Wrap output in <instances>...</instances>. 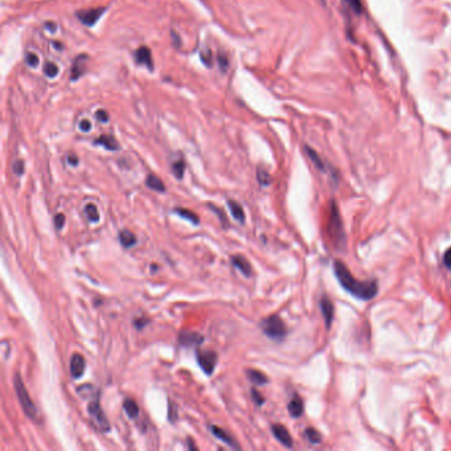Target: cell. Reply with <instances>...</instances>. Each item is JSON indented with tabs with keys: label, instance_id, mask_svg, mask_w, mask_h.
Masks as SVG:
<instances>
[{
	"label": "cell",
	"instance_id": "6da1fadb",
	"mask_svg": "<svg viewBox=\"0 0 451 451\" xmlns=\"http://www.w3.org/2000/svg\"><path fill=\"white\" fill-rule=\"evenodd\" d=\"M334 271L343 289L348 291L350 294L354 295L356 298L369 301V299L375 298L379 291V285L376 281H368V282L358 281L351 274L350 270L347 269V266L342 262H335Z\"/></svg>",
	"mask_w": 451,
	"mask_h": 451
},
{
	"label": "cell",
	"instance_id": "7a4b0ae2",
	"mask_svg": "<svg viewBox=\"0 0 451 451\" xmlns=\"http://www.w3.org/2000/svg\"><path fill=\"white\" fill-rule=\"evenodd\" d=\"M13 385H15V391H16L17 399H19V402H20L25 415H27L31 421H35V422H36L37 419H39V410H37L36 405L33 403L32 399L29 397V393L28 391H27V388H25L24 381L21 380L20 375L15 376V379H13Z\"/></svg>",
	"mask_w": 451,
	"mask_h": 451
},
{
	"label": "cell",
	"instance_id": "3957f363",
	"mask_svg": "<svg viewBox=\"0 0 451 451\" xmlns=\"http://www.w3.org/2000/svg\"><path fill=\"white\" fill-rule=\"evenodd\" d=\"M261 328L263 334L270 339L281 340L287 335V327L278 315L267 316L261 322Z\"/></svg>",
	"mask_w": 451,
	"mask_h": 451
},
{
	"label": "cell",
	"instance_id": "277c9868",
	"mask_svg": "<svg viewBox=\"0 0 451 451\" xmlns=\"http://www.w3.org/2000/svg\"><path fill=\"white\" fill-rule=\"evenodd\" d=\"M328 232H330L331 238H332V241L335 242V245L338 246V248H343L346 236H344V230H343L342 218H340L338 206H336L335 202L331 204L330 221H328Z\"/></svg>",
	"mask_w": 451,
	"mask_h": 451
},
{
	"label": "cell",
	"instance_id": "5b68a950",
	"mask_svg": "<svg viewBox=\"0 0 451 451\" xmlns=\"http://www.w3.org/2000/svg\"><path fill=\"white\" fill-rule=\"evenodd\" d=\"M217 353L212 350H198L196 351V361L199 367L201 368L204 373L212 376L214 373V368L217 364Z\"/></svg>",
	"mask_w": 451,
	"mask_h": 451
},
{
	"label": "cell",
	"instance_id": "8992f818",
	"mask_svg": "<svg viewBox=\"0 0 451 451\" xmlns=\"http://www.w3.org/2000/svg\"><path fill=\"white\" fill-rule=\"evenodd\" d=\"M88 413L90 414V417L93 418V421L96 422L100 429L102 431H109L110 430V423L107 421V417L105 415L103 410H102L101 403L98 397H93V400L89 402L88 405Z\"/></svg>",
	"mask_w": 451,
	"mask_h": 451
},
{
	"label": "cell",
	"instance_id": "52a82bcc",
	"mask_svg": "<svg viewBox=\"0 0 451 451\" xmlns=\"http://www.w3.org/2000/svg\"><path fill=\"white\" fill-rule=\"evenodd\" d=\"M105 12V7H100V8L92 9H81V11H77L76 16L84 25H86V27H93V25L103 16V13Z\"/></svg>",
	"mask_w": 451,
	"mask_h": 451
},
{
	"label": "cell",
	"instance_id": "ba28073f",
	"mask_svg": "<svg viewBox=\"0 0 451 451\" xmlns=\"http://www.w3.org/2000/svg\"><path fill=\"white\" fill-rule=\"evenodd\" d=\"M134 60L138 65H143L147 69H150L151 72L153 70V58H152V52L151 49L147 47H139L134 53Z\"/></svg>",
	"mask_w": 451,
	"mask_h": 451
},
{
	"label": "cell",
	"instance_id": "9c48e42d",
	"mask_svg": "<svg viewBox=\"0 0 451 451\" xmlns=\"http://www.w3.org/2000/svg\"><path fill=\"white\" fill-rule=\"evenodd\" d=\"M177 340L183 347L200 346L204 343V336L195 331H182L177 336Z\"/></svg>",
	"mask_w": 451,
	"mask_h": 451
},
{
	"label": "cell",
	"instance_id": "30bf717a",
	"mask_svg": "<svg viewBox=\"0 0 451 451\" xmlns=\"http://www.w3.org/2000/svg\"><path fill=\"white\" fill-rule=\"evenodd\" d=\"M89 60L88 54H80L77 56L73 61L72 70H70V81H77L78 78L84 76V73L86 72V61Z\"/></svg>",
	"mask_w": 451,
	"mask_h": 451
},
{
	"label": "cell",
	"instance_id": "8fae6325",
	"mask_svg": "<svg viewBox=\"0 0 451 451\" xmlns=\"http://www.w3.org/2000/svg\"><path fill=\"white\" fill-rule=\"evenodd\" d=\"M209 430H210V433L216 437V438H218L220 441H222L224 443H226L228 446L233 447V449H236V450H240V449H241V446L238 445L237 441H236V439H234L233 437L228 433V431L224 430V429H221V427L216 426V425H209Z\"/></svg>",
	"mask_w": 451,
	"mask_h": 451
},
{
	"label": "cell",
	"instance_id": "7c38bea8",
	"mask_svg": "<svg viewBox=\"0 0 451 451\" xmlns=\"http://www.w3.org/2000/svg\"><path fill=\"white\" fill-rule=\"evenodd\" d=\"M230 261H232V265H233L236 269H238L241 271V274L244 275V277H246V278H251V277H253V267H251L250 262L248 261L244 255H240V254L233 255Z\"/></svg>",
	"mask_w": 451,
	"mask_h": 451
},
{
	"label": "cell",
	"instance_id": "4fadbf2b",
	"mask_svg": "<svg viewBox=\"0 0 451 451\" xmlns=\"http://www.w3.org/2000/svg\"><path fill=\"white\" fill-rule=\"evenodd\" d=\"M271 431H273V435L278 439L279 442L282 443L283 446L289 447V449L293 447V437H291L289 430H287L283 425H281V423H275V425L271 426Z\"/></svg>",
	"mask_w": 451,
	"mask_h": 451
},
{
	"label": "cell",
	"instance_id": "5bb4252c",
	"mask_svg": "<svg viewBox=\"0 0 451 451\" xmlns=\"http://www.w3.org/2000/svg\"><path fill=\"white\" fill-rule=\"evenodd\" d=\"M85 367H86V361L82 354L74 353L70 358V375L73 379H80L82 377L85 372Z\"/></svg>",
	"mask_w": 451,
	"mask_h": 451
},
{
	"label": "cell",
	"instance_id": "9a60e30c",
	"mask_svg": "<svg viewBox=\"0 0 451 451\" xmlns=\"http://www.w3.org/2000/svg\"><path fill=\"white\" fill-rule=\"evenodd\" d=\"M320 310H322L323 318L326 322V327L330 328L331 323L334 320V306H332V302L327 295H323L322 299H320Z\"/></svg>",
	"mask_w": 451,
	"mask_h": 451
},
{
	"label": "cell",
	"instance_id": "2e32d148",
	"mask_svg": "<svg viewBox=\"0 0 451 451\" xmlns=\"http://www.w3.org/2000/svg\"><path fill=\"white\" fill-rule=\"evenodd\" d=\"M287 409H289V413H290V415L293 418H299V417L304 413V403H303V400L301 399L299 396L295 395L294 397H293V400L289 402Z\"/></svg>",
	"mask_w": 451,
	"mask_h": 451
},
{
	"label": "cell",
	"instance_id": "e0dca14e",
	"mask_svg": "<svg viewBox=\"0 0 451 451\" xmlns=\"http://www.w3.org/2000/svg\"><path fill=\"white\" fill-rule=\"evenodd\" d=\"M94 145L102 146L109 151H118L119 150V143L113 135H101L94 141Z\"/></svg>",
	"mask_w": 451,
	"mask_h": 451
},
{
	"label": "cell",
	"instance_id": "ac0fdd59",
	"mask_svg": "<svg viewBox=\"0 0 451 451\" xmlns=\"http://www.w3.org/2000/svg\"><path fill=\"white\" fill-rule=\"evenodd\" d=\"M246 377L249 380L250 383H253L254 385H265V384L269 383V379H267V376L265 373H262L261 371H257V369H246Z\"/></svg>",
	"mask_w": 451,
	"mask_h": 451
},
{
	"label": "cell",
	"instance_id": "d6986e66",
	"mask_svg": "<svg viewBox=\"0 0 451 451\" xmlns=\"http://www.w3.org/2000/svg\"><path fill=\"white\" fill-rule=\"evenodd\" d=\"M118 237H119V242L123 248H133L134 245H137V236L131 230H121Z\"/></svg>",
	"mask_w": 451,
	"mask_h": 451
},
{
	"label": "cell",
	"instance_id": "ffe728a7",
	"mask_svg": "<svg viewBox=\"0 0 451 451\" xmlns=\"http://www.w3.org/2000/svg\"><path fill=\"white\" fill-rule=\"evenodd\" d=\"M228 206L230 208V212H232V216H233L234 220L240 222V224H244L245 222V212L242 209V206L238 202L233 201V200L228 201Z\"/></svg>",
	"mask_w": 451,
	"mask_h": 451
},
{
	"label": "cell",
	"instance_id": "44dd1931",
	"mask_svg": "<svg viewBox=\"0 0 451 451\" xmlns=\"http://www.w3.org/2000/svg\"><path fill=\"white\" fill-rule=\"evenodd\" d=\"M146 186L149 187L150 190L156 191V192H164L165 186L161 179H159L155 175H149L146 177Z\"/></svg>",
	"mask_w": 451,
	"mask_h": 451
},
{
	"label": "cell",
	"instance_id": "7402d4cb",
	"mask_svg": "<svg viewBox=\"0 0 451 451\" xmlns=\"http://www.w3.org/2000/svg\"><path fill=\"white\" fill-rule=\"evenodd\" d=\"M123 409H125V413L129 415L131 419L138 418V415H139V406H138V403L131 399H126L123 401Z\"/></svg>",
	"mask_w": 451,
	"mask_h": 451
},
{
	"label": "cell",
	"instance_id": "603a6c76",
	"mask_svg": "<svg viewBox=\"0 0 451 451\" xmlns=\"http://www.w3.org/2000/svg\"><path fill=\"white\" fill-rule=\"evenodd\" d=\"M173 212H175L176 214H179V216H180L182 218H184V220H187V221H190V222H192V224H195V225L200 224V220H199L198 216H196L194 212H191V210L183 209V208H176V209L173 210Z\"/></svg>",
	"mask_w": 451,
	"mask_h": 451
},
{
	"label": "cell",
	"instance_id": "cb8c5ba5",
	"mask_svg": "<svg viewBox=\"0 0 451 451\" xmlns=\"http://www.w3.org/2000/svg\"><path fill=\"white\" fill-rule=\"evenodd\" d=\"M171 169H172V173L176 179H183V175L186 171V161L183 159H177L176 161H173L171 164Z\"/></svg>",
	"mask_w": 451,
	"mask_h": 451
},
{
	"label": "cell",
	"instance_id": "d4e9b609",
	"mask_svg": "<svg viewBox=\"0 0 451 451\" xmlns=\"http://www.w3.org/2000/svg\"><path fill=\"white\" fill-rule=\"evenodd\" d=\"M85 216L88 217V220L90 222H98L100 221V213H98L97 206L94 205V204H88V205L85 206Z\"/></svg>",
	"mask_w": 451,
	"mask_h": 451
},
{
	"label": "cell",
	"instance_id": "484cf974",
	"mask_svg": "<svg viewBox=\"0 0 451 451\" xmlns=\"http://www.w3.org/2000/svg\"><path fill=\"white\" fill-rule=\"evenodd\" d=\"M306 438L308 439V442L312 443V445H319V443L322 442V435L319 433L318 430H315L312 427H307L306 429Z\"/></svg>",
	"mask_w": 451,
	"mask_h": 451
},
{
	"label": "cell",
	"instance_id": "4316f807",
	"mask_svg": "<svg viewBox=\"0 0 451 451\" xmlns=\"http://www.w3.org/2000/svg\"><path fill=\"white\" fill-rule=\"evenodd\" d=\"M43 72H44V74L48 77V78H54V77H57L58 72H60V69H58L57 64L48 61V62H45L44 68H43Z\"/></svg>",
	"mask_w": 451,
	"mask_h": 451
},
{
	"label": "cell",
	"instance_id": "83f0119b",
	"mask_svg": "<svg viewBox=\"0 0 451 451\" xmlns=\"http://www.w3.org/2000/svg\"><path fill=\"white\" fill-rule=\"evenodd\" d=\"M257 179L258 182H259V184L263 187L270 186V183H271V176H270V173L267 172L266 169L261 168V167L257 169Z\"/></svg>",
	"mask_w": 451,
	"mask_h": 451
},
{
	"label": "cell",
	"instance_id": "f1b7e54d",
	"mask_svg": "<svg viewBox=\"0 0 451 451\" xmlns=\"http://www.w3.org/2000/svg\"><path fill=\"white\" fill-rule=\"evenodd\" d=\"M306 151H307V153H308V156H310L311 160L314 161V164L316 165V167H318L319 169H322V171H324V164H323L322 159L319 157L318 153L315 152L314 150L311 149V147H308V146L306 147Z\"/></svg>",
	"mask_w": 451,
	"mask_h": 451
},
{
	"label": "cell",
	"instance_id": "f546056e",
	"mask_svg": "<svg viewBox=\"0 0 451 451\" xmlns=\"http://www.w3.org/2000/svg\"><path fill=\"white\" fill-rule=\"evenodd\" d=\"M343 1H344L354 13H357L358 15V13L363 12V5H361V1H360V0H343Z\"/></svg>",
	"mask_w": 451,
	"mask_h": 451
},
{
	"label": "cell",
	"instance_id": "4dcf8cb0",
	"mask_svg": "<svg viewBox=\"0 0 451 451\" xmlns=\"http://www.w3.org/2000/svg\"><path fill=\"white\" fill-rule=\"evenodd\" d=\"M200 58H201L202 62H204L208 68H210L212 64H213V57H212V52H210L209 49H204V50H201V53H200Z\"/></svg>",
	"mask_w": 451,
	"mask_h": 451
},
{
	"label": "cell",
	"instance_id": "1f68e13d",
	"mask_svg": "<svg viewBox=\"0 0 451 451\" xmlns=\"http://www.w3.org/2000/svg\"><path fill=\"white\" fill-rule=\"evenodd\" d=\"M218 65H220V69H221V72H226L228 68H229V58L226 57V54L224 53H220L217 57Z\"/></svg>",
	"mask_w": 451,
	"mask_h": 451
},
{
	"label": "cell",
	"instance_id": "d6a6232c",
	"mask_svg": "<svg viewBox=\"0 0 451 451\" xmlns=\"http://www.w3.org/2000/svg\"><path fill=\"white\" fill-rule=\"evenodd\" d=\"M177 418L176 405L172 401H168V421L169 422H175Z\"/></svg>",
	"mask_w": 451,
	"mask_h": 451
},
{
	"label": "cell",
	"instance_id": "836d02e7",
	"mask_svg": "<svg viewBox=\"0 0 451 451\" xmlns=\"http://www.w3.org/2000/svg\"><path fill=\"white\" fill-rule=\"evenodd\" d=\"M12 171L16 176H21L24 173V161L23 160H16L12 165Z\"/></svg>",
	"mask_w": 451,
	"mask_h": 451
},
{
	"label": "cell",
	"instance_id": "e575fe53",
	"mask_svg": "<svg viewBox=\"0 0 451 451\" xmlns=\"http://www.w3.org/2000/svg\"><path fill=\"white\" fill-rule=\"evenodd\" d=\"M251 397H253L254 402L257 403L258 406H261V405H263V403H265V397H263V396H262L261 393H259V392H258L257 389H255V388H253V389H251Z\"/></svg>",
	"mask_w": 451,
	"mask_h": 451
},
{
	"label": "cell",
	"instance_id": "d590c367",
	"mask_svg": "<svg viewBox=\"0 0 451 451\" xmlns=\"http://www.w3.org/2000/svg\"><path fill=\"white\" fill-rule=\"evenodd\" d=\"M25 62L29 65V66H32V68H36L37 65H39V57L35 54V53H28L27 57H25Z\"/></svg>",
	"mask_w": 451,
	"mask_h": 451
},
{
	"label": "cell",
	"instance_id": "8d00e7d4",
	"mask_svg": "<svg viewBox=\"0 0 451 451\" xmlns=\"http://www.w3.org/2000/svg\"><path fill=\"white\" fill-rule=\"evenodd\" d=\"M65 225V216L62 213L56 214V217H54V226H56L57 230H61L64 228Z\"/></svg>",
	"mask_w": 451,
	"mask_h": 451
},
{
	"label": "cell",
	"instance_id": "74e56055",
	"mask_svg": "<svg viewBox=\"0 0 451 451\" xmlns=\"http://www.w3.org/2000/svg\"><path fill=\"white\" fill-rule=\"evenodd\" d=\"M96 118H97L100 122H102V123L109 122V114L106 113L105 110H97V111H96Z\"/></svg>",
	"mask_w": 451,
	"mask_h": 451
},
{
	"label": "cell",
	"instance_id": "f35d334b",
	"mask_svg": "<svg viewBox=\"0 0 451 451\" xmlns=\"http://www.w3.org/2000/svg\"><path fill=\"white\" fill-rule=\"evenodd\" d=\"M209 208H210V210H213V212H216V213L218 214V217H220L221 222H224V225L228 226V221H226V216H225V213H224V210L217 209V206H214V205H209Z\"/></svg>",
	"mask_w": 451,
	"mask_h": 451
},
{
	"label": "cell",
	"instance_id": "ab89813d",
	"mask_svg": "<svg viewBox=\"0 0 451 451\" xmlns=\"http://www.w3.org/2000/svg\"><path fill=\"white\" fill-rule=\"evenodd\" d=\"M147 324H149V319L147 318H139L134 320V326H135V328H138V330H142V328L145 326H147Z\"/></svg>",
	"mask_w": 451,
	"mask_h": 451
},
{
	"label": "cell",
	"instance_id": "60d3db41",
	"mask_svg": "<svg viewBox=\"0 0 451 451\" xmlns=\"http://www.w3.org/2000/svg\"><path fill=\"white\" fill-rule=\"evenodd\" d=\"M443 263L446 266L447 269L451 270V248L446 250V253L443 255Z\"/></svg>",
	"mask_w": 451,
	"mask_h": 451
},
{
	"label": "cell",
	"instance_id": "b9f144b4",
	"mask_svg": "<svg viewBox=\"0 0 451 451\" xmlns=\"http://www.w3.org/2000/svg\"><path fill=\"white\" fill-rule=\"evenodd\" d=\"M90 129H92V123H90V121H88V119H82V121L80 122V130H81V131H85V133H88V131H90Z\"/></svg>",
	"mask_w": 451,
	"mask_h": 451
},
{
	"label": "cell",
	"instance_id": "7bdbcfd3",
	"mask_svg": "<svg viewBox=\"0 0 451 451\" xmlns=\"http://www.w3.org/2000/svg\"><path fill=\"white\" fill-rule=\"evenodd\" d=\"M68 163L70 165H77V164H78V157H77V155H69V156H68Z\"/></svg>",
	"mask_w": 451,
	"mask_h": 451
},
{
	"label": "cell",
	"instance_id": "ee69618b",
	"mask_svg": "<svg viewBox=\"0 0 451 451\" xmlns=\"http://www.w3.org/2000/svg\"><path fill=\"white\" fill-rule=\"evenodd\" d=\"M45 28L47 29H49V31H50V32H56V24H52V21H47V23H45Z\"/></svg>",
	"mask_w": 451,
	"mask_h": 451
},
{
	"label": "cell",
	"instance_id": "f6af8a7d",
	"mask_svg": "<svg viewBox=\"0 0 451 451\" xmlns=\"http://www.w3.org/2000/svg\"><path fill=\"white\" fill-rule=\"evenodd\" d=\"M171 36H172L173 44L176 45V47H179V44H180V43H182V40H180V39H179V37L176 36V33L173 32V31H172V33H171Z\"/></svg>",
	"mask_w": 451,
	"mask_h": 451
},
{
	"label": "cell",
	"instance_id": "bcb514c9",
	"mask_svg": "<svg viewBox=\"0 0 451 451\" xmlns=\"http://www.w3.org/2000/svg\"><path fill=\"white\" fill-rule=\"evenodd\" d=\"M188 447H190V449H192V450H198V446L195 445L192 439H188Z\"/></svg>",
	"mask_w": 451,
	"mask_h": 451
},
{
	"label": "cell",
	"instance_id": "7dc6e473",
	"mask_svg": "<svg viewBox=\"0 0 451 451\" xmlns=\"http://www.w3.org/2000/svg\"><path fill=\"white\" fill-rule=\"evenodd\" d=\"M53 45H54V47H56L57 49H60V50L62 49V45H61L60 43H58V41H54V43H53Z\"/></svg>",
	"mask_w": 451,
	"mask_h": 451
},
{
	"label": "cell",
	"instance_id": "c3c4849f",
	"mask_svg": "<svg viewBox=\"0 0 451 451\" xmlns=\"http://www.w3.org/2000/svg\"><path fill=\"white\" fill-rule=\"evenodd\" d=\"M320 1H324V0H320Z\"/></svg>",
	"mask_w": 451,
	"mask_h": 451
}]
</instances>
